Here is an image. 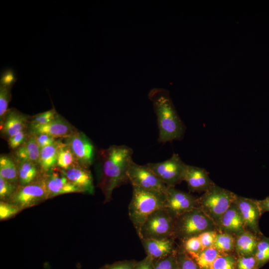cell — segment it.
<instances>
[{
  "label": "cell",
  "mask_w": 269,
  "mask_h": 269,
  "mask_svg": "<svg viewBox=\"0 0 269 269\" xmlns=\"http://www.w3.org/2000/svg\"><path fill=\"white\" fill-rule=\"evenodd\" d=\"M133 149L127 145H111L99 153L97 186L104 196V203L112 199L114 189L129 181L128 171L133 161Z\"/></svg>",
  "instance_id": "1"
},
{
  "label": "cell",
  "mask_w": 269,
  "mask_h": 269,
  "mask_svg": "<svg viewBox=\"0 0 269 269\" xmlns=\"http://www.w3.org/2000/svg\"><path fill=\"white\" fill-rule=\"evenodd\" d=\"M148 96L157 117L158 141L165 143L181 138L184 127L167 91L163 88H154L149 91Z\"/></svg>",
  "instance_id": "2"
},
{
  "label": "cell",
  "mask_w": 269,
  "mask_h": 269,
  "mask_svg": "<svg viewBox=\"0 0 269 269\" xmlns=\"http://www.w3.org/2000/svg\"><path fill=\"white\" fill-rule=\"evenodd\" d=\"M165 208V194L133 186V195L128 213L137 234L147 217L155 211Z\"/></svg>",
  "instance_id": "3"
},
{
  "label": "cell",
  "mask_w": 269,
  "mask_h": 269,
  "mask_svg": "<svg viewBox=\"0 0 269 269\" xmlns=\"http://www.w3.org/2000/svg\"><path fill=\"white\" fill-rule=\"evenodd\" d=\"M237 195L215 183L198 197V206L216 226L222 216L235 202Z\"/></svg>",
  "instance_id": "4"
},
{
  "label": "cell",
  "mask_w": 269,
  "mask_h": 269,
  "mask_svg": "<svg viewBox=\"0 0 269 269\" xmlns=\"http://www.w3.org/2000/svg\"><path fill=\"white\" fill-rule=\"evenodd\" d=\"M213 230L218 231L216 224L199 208L175 218L174 239L181 241Z\"/></svg>",
  "instance_id": "5"
},
{
  "label": "cell",
  "mask_w": 269,
  "mask_h": 269,
  "mask_svg": "<svg viewBox=\"0 0 269 269\" xmlns=\"http://www.w3.org/2000/svg\"><path fill=\"white\" fill-rule=\"evenodd\" d=\"M175 218L165 208L150 215L142 224L138 236L141 239H174Z\"/></svg>",
  "instance_id": "6"
},
{
  "label": "cell",
  "mask_w": 269,
  "mask_h": 269,
  "mask_svg": "<svg viewBox=\"0 0 269 269\" xmlns=\"http://www.w3.org/2000/svg\"><path fill=\"white\" fill-rule=\"evenodd\" d=\"M146 165L167 187H175L183 181L187 164L178 154L173 153L164 161L148 163Z\"/></svg>",
  "instance_id": "7"
},
{
  "label": "cell",
  "mask_w": 269,
  "mask_h": 269,
  "mask_svg": "<svg viewBox=\"0 0 269 269\" xmlns=\"http://www.w3.org/2000/svg\"><path fill=\"white\" fill-rule=\"evenodd\" d=\"M48 199L45 177L35 182L24 186L18 185L9 200L21 211L35 206Z\"/></svg>",
  "instance_id": "8"
},
{
  "label": "cell",
  "mask_w": 269,
  "mask_h": 269,
  "mask_svg": "<svg viewBox=\"0 0 269 269\" xmlns=\"http://www.w3.org/2000/svg\"><path fill=\"white\" fill-rule=\"evenodd\" d=\"M129 181L133 186L165 193L167 187L146 165L133 161L128 171Z\"/></svg>",
  "instance_id": "9"
},
{
  "label": "cell",
  "mask_w": 269,
  "mask_h": 269,
  "mask_svg": "<svg viewBox=\"0 0 269 269\" xmlns=\"http://www.w3.org/2000/svg\"><path fill=\"white\" fill-rule=\"evenodd\" d=\"M198 206V197L175 187H168L165 193V208L175 218Z\"/></svg>",
  "instance_id": "10"
},
{
  "label": "cell",
  "mask_w": 269,
  "mask_h": 269,
  "mask_svg": "<svg viewBox=\"0 0 269 269\" xmlns=\"http://www.w3.org/2000/svg\"><path fill=\"white\" fill-rule=\"evenodd\" d=\"M66 141L79 164L89 168L92 164L95 157V147L90 139L83 133L77 131L66 138Z\"/></svg>",
  "instance_id": "11"
},
{
  "label": "cell",
  "mask_w": 269,
  "mask_h": 269,
  "mask_svg": "<svg viewBox=\"0 0 269 269\" xmlns=\"http://www.w3.org/2000/svg\"><path fill=\"white\" fill-rule=\"evenodd\" d=\"M243 220L246 230L261 236L259 221L263 215L258 204V200L237 195L235 201Z\"/></svg>",
  "instance_id": "12"
},
{
  "label": "cell",
  "mask_w": 269,
  "mask_h": 269,
  "mask_svg": "<svg viewBox=\"0 0 269 269\" xmlns=\"http://www.w3.org/2000/svg\"><path fill=\"white\" fill-rule=\"evenodd\" d=\"M48 199L65 194L81 193L64 175L62 170L55 167L45 176Z\"/></svg>",
  "instance_id": "13"
},
{
  "label": "cell",
  "mask_w": 269,
  "mask_h": 269,
  "mask_svg": "<svg viewBox=\"0 0 269 269\" xmlns=\"http://www.w3.org/2000/svg\"><path fill=\"white\" fill-rule=\"evenodd\" d=\"M30 117L15 109H8L0 123L1 134L7 139L29 128Z\"/></svg>",
  "instance_id": "14"
},
{
  "label": "cell",
  "mask_w": 269,
  "mask_h": 269,
  "mask_svg": "<svg viewBox=\"0 0 269 269\" xmlns=\"http://www.w3.org/2000/svg\"><path fill=\"white\" fill-rule=\"evenodd\" d=\"M31 134H45L56 138H68L77 131L59 115L50 122L41 126H29Z\"/></svg>",
  "instance_id": "15"
},
{
  "label": "cell",
  "mask_w": 269,
  "mask_h": 269,
  "mask_svg": "<svg viewBox=\"0 0 269 269\" xmlns=\"http://www.w3.org/2000/svg\"><path fill=\"white\" fill-rule=\"evenodd\" d=\"M183 181L187 183L189 191L193 192H204L215 184L205 169L188 164Z\"/></svg>",
  "instance_id": "16"
},
{
  "label": "cell",
  "mask_w": 269,
  "mask_h": 269,
  "mask_svg": "<svg viewBox=\"0 0 269 269\" xmlns=\"http://www.w3.org/2000/svg\"><path fill=\"white\" fill-rule=\"evenodd\" d=\"M218 231L236 236L246 230L235 202L221 217L217 225Z\"/></svg>",
  "instance_id": "17"
},
{
  "label": "cell",
  "mask_w": 269,
  "mask_h": 269,
  "mask_svg": "<svg viewBox=\"0 0 269 269\" xmlns=\"http://www.w3.org/2000/svg\"><path fill=\"white\" fill-rule=\"evenodd\" d=\"M62 171L70 182L76 186L81 193L94 194L93 179L89 168L78 165Z\"/></svg>",
  "instance_id": "18"
},
{
  "label": "cell",
  "mask_w": 269,
  "mask_h": 269,
  "mask_svg": "<svg viewBox=\"0 0 269 269\" xmlns=\"http://www.w3.org/2000/svg\"><path fill=\"white\" fill-rule=\"evenodd\" d=\"M146 256L154 261L169 256L176 251L174 239H141Z\"/></svg>",
  "instance_id": "19"
},
{
  "label": "cell",
  "mask_w": 269,
  "mask_h": 269,
  "mask_svg": "<svg viewBox=\"0 0 269 269\" xmlns=\"http://www.w3.org/2000/svg\"><path fill=\"white\" fill-rule=\"evenodd\" d=\"M18 183L20 186L26 185L39 181L46 176L38 163L31 161H17Z\"/></svg>",
  "instance_id": "20"
},
{
  "label": "cell",
  "mask_w": 269,
  "mask_h": 269,
  "mask_svg": "<svg viewBox=\"0 0 269 269\" xmlns=\"http://www.w3.org/2000/svg\"><path fill=\"white\" fill-rule=\"evenodd\" d=\"M260 237L248 230L236 235L235 251L239 257L254 255Z\"/></svg>",
  "instance_id": "21"
},
{
  "label": "cell",
  "mask_w": 269,
  "mask_h": 269,
  "mask_svg": "<svg viewBox=\"0 0 269 269\" xmlns=\"http://www.w3.org/2000/svg\"><path fill=\"white\" fill-rule=\"evenodd\" d=\"M15 82L14 74L8 70L2 74L0 84V124L3 121L8 111V106L11 99L10 89Z\"/></svg>",
  "instance_id": "22"
},
{
  "label": "cell",
  "mask_w": 269,
  "mask_h": 269,
  "mask_svg": "<svg viewBox=\"0 0 269 269\" xmlns=\"http://www.w3.org/2000/svg\"><path fill=\"white\" fill-rule=\"evenodd\" d=\"M14 151L13 157L16 161H26L38 163L40 148L34 136L30 133L27 140Z\"/></svg>",
  "instance_id": "23"
},
{
  "label": "cell",
  "mask_w": 269,
  "mask_h": 269,
  "mask_svg": "<svg viewBox=\"0 0 269 269\" xmlns=\"http://www.w3.org/2000/svg\"><path fill=\"white\" fill-rule=\"evenodd\" d=\"M60 142V140H57L54 143L40 149L38 164L45 175L48 174L56 167Z\"/></svg>",
  "instance_id": "24"
},
{
  "label": "cell",
  "mask_w": 269,
  "mask_h": 269,
  "mask_svg": "<svg viewBox=\"0 0 269 269\" xmlns=\"http://www.w3.org/2000/svg\"><path fill=\"white\" fill-rule=\"evenodd\" d=\"M0 176L7 181L18 184V164L13 157L6 154L0 155Z\"/></svg>",
  "instance_id": "25"
},
{
  "label": "cell",
  "mask_w": 269,
  "mask_h": 269,
  "mask_svg": "<svg viewBox=\"0 0 269 269\" xmlns=\"http://www.w3.org/2000/svg\"><path fill=\"white\" fill-rule=\"evenodd\" d=\"M80 165L69 145L60 142L57 154L56 167L66 170Z\"/></svg>",
  "instance_id": "26"
},
{
  "label": "cell",
  "mask_w": 269,
  "mask_h": 269,
  "mask_svg": "<svg viewBox=\"0 0 269 269\" xmlns=\"http://www.w3.org/2000/svg\"><path fill=\"white\" fill-rule=\"evenodd\" d=\"M221 255L215 248L211 247L199 253L189 255L197 264L200 269H210L216 259Z\"/></svg>",
  "instance_id": "27"
},
{
  "label": "cell",
  "mask_w": 269,
  "mask_h": 269,
  "mask_svg": "<svg viewBox=\"0 0 269 269\" xmlns=\"http://www.w3.org/2000/svg\"><path fill=\"white\" fill-rule=\"evenodd\" d=\"M235 236L218 231L213 247L221 255L231 254L235 251Z\"/></svg>",
  "instance_id": "28"
},
{
  "label": "cell",
  "mask_w": 269,
  "mask_h": 269,
  "mask_svg": "<svg viewBox=\"0 0 269 269\" xmlns=\"http://www.w3.org/2000/svg\"><path fill=\"white\" fill-rule=\"evenodd\" d=\"M259 269L269 262V238L263 235L259 238L254 255Z\"/></svg>",
  "instance_id": "29"
},
{
  "label": "cell",
  "mask_w": 269,
  "mask_h": 269,
  "mask_svg": "<svg viewBox=\"0 0 269 269\" xmlns=\"http://www.w3.org/2000/svg\"><path fill=\"white\" fill-rule=\"evenodd\" d=\"M237 259L232 254L219 256L210 269H236Z\"/></svg>",
  "instance_id": "30"
},
{
  "label": "cell",
  "mask_w": 269,
  "mask_h": 269,
  "mask_svg": "<svg viewBox=\"0 0 269 269\" xmlns=\"http://www.w3.org/2000/svg\"><path fill=\"white\" fill-rule=\"evenodd\" d=\"M58 115L54 108L36 114L30 118L29 126L45 125L56 118Z\"/></svg>",
  "instance_id": "31"
},
{
  "label": "cell",
  "mask_w": 269,
  "mask_h": 269,
  "mask_svg": "<svg viewBox=\"0 0 269 269\" xmlns=\"http://www.w3.org/2000/svg\"><path fill=\"white\" fill-rule=\"evenodd\" d=\"M178 269H200L193 259L181 247L177 250Z\"/></svg>",
  "instance_id": "32"
},
{
  "label": "cell",
  "mask_w": 269,
  "mask_h": 269,
  "mask_svg": "<svg viewBox=\"0 0 269 269\" xmlns=\"http://www.w3.org/2000/svg\"><path fill=\"white\" fill-rule=\"evenodd\" d=\"M18 185L0 176V200L8 201L16 191Z\"/></svg>",
  "instance_id": "33"
},
{
  "label": "cell",
  "mask_w": 269,
  "mask_h": 269,
  "mask_svg": "<svg viewBox=\"0 0 269 269\" xmlns=\"http://www.w3.org/2000/svg\"><path fill=\"white\" fill-rule=\"evenodd\" d=\"M21 211L15 205L7 201H0V221L10 219Z\"/></svg>",
  "instance_id": "34"
},
{
  "label": "cell",
  "mask_w": 269,
  "mask_h": 269,
  "mask_svg": "<svg viewBox=\"0 0 269 269\" xmlns=\"http://www.w3.org/2000/svg\"><path fill=\"white\" fill-rule=\"evenodd\" d=\"M177 250L167 257L154 260L153 269H178Z\"/></svg>",
  "instance_id": "35"
},
{
  "label": "cell",
  "mask_w": 269,
  "mask_h": 269,
  "mask_svg": "<svg viewBox=\"0 0 269 269\" xmlns=\"http://www.w3.org/2000/svg\"><path fill=\"white\" fill-rule=\"evenodd\" d=\"M182 249L189 255H195L202 251L201 245L198 236L192 237L181 241Z\"/></svg>",
  "instance_id": "36"
},
{
  "label": "cell",
  "mask_w": 269,
  "mask_h": 269,
  "mask_svg": "<svg viewBox=\"0 0 269 269\" xmlns=\"http://www.w3.org/2000/svg\"><path fill=\"white\" fill-rule=\"evenodd\" d=\"M29 135L28 128L10 137L7 139L9 148L15 150L27 140Z\"/></svg>",
  "instance_id": "37"
},
{
  "label": "cell",
  "mask_w": 269,
  "mask_h": 269,
  "mask_svg": "<svg viewBox=\"0 0 269 269\" xmlns=\"http://www.w3.org/2000/svg\"><path fill=\"white\" fill-rule=\"evenodd\" d=\"M236 269H259L255 256H239L237 259Z\"/></svg>",
  "instance_id": "38"
},
{
  "label": "cell",
  "mask_w": 269,
  "mask_h": 269,
  "mask_svg": "<svg viewBox=\"0 0 269 269\" xmlns=\"http://www.w3.org/2000/svg\"><path fill=\"white\" fill-rule=\"evenodd\" d=\"M217 233V230L209 231L198 236L201 245L202 251L213 247Z\"/></svg>",
  "instance_id": "39"
},
{
  "label": "cell",
  "mask_w": 269,
  "mask_h": 269,
  "mask_svg": "<svg viewBox=\"0 0 269 269\" xmlns=\"http://www.w3.org/2000/svg\"><path fill=\"white\" fill-rule=\"evenodd\" d=\"M136 261L124 260L106 265L99 269H133Z\"/></svg>",
  "instance_id": "40"
},
{
  "label": "cell",
  "mask_w": 269,
  "mask_h": 269,
  "mask_svg": "<svg viewBox=\"0 0 269 269\" xmlns=\"http://www.w3.org/2000/svg\"><path fill=\"white\" fill-rule=\"evenodd\" d=\"M31 134L34 136L36 141L40 149L47 146L51 145L54 143L57 140V138L45 134Z\"/></svg>",
  "instance_id": "41"
},
{
  "label": "cell",
  "mask_w": 269,
  "mask_h": 269,
  "mask_svg": "<svg viewBox=\"0 0 269 269\" xmlns=\"http://www.w3.org/2000/svg\"><path fill=\"white\" fill-rule=\"evenodd\" d=\"M154 260L146 256L143 260L136 262L133 269H153Z\"/></svg>",
  "instance_id": "42"
},
{
  "label": "cell",
  "mask_w": 269,
  "mask_h": 269,
  "mask_svg": "<svg viewBox=\"0 0 269 269\" xmlns=\"http://www.w3.org/2000/svg\"><path fill=\"white\" fill-rule=\"evenodd\" d=\"M258 202L262 214L269 212V196L263 200H258Z\"/></svg>",
  "instance_id": "43"
}]
</instances>
